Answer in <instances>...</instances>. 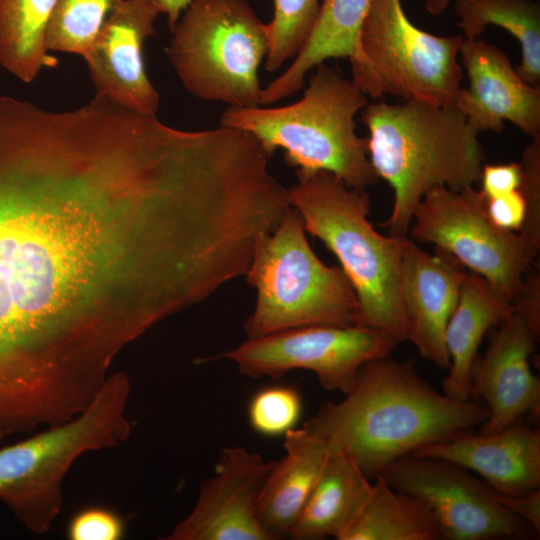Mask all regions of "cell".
<instances>
[{
    "label": "cell",
    "mask_w": 540,
    "mask_h": 540,
    "mask_svg": "<svg viewBox=\"0 0 540 540\" xmlns=\"http://www.w3.org/2000/svg\"><path fill=\"white\" fill-rule=\"evenodd\" d=\"M372 485L350 456L332 451L289 536L337 538L365 504Z\"/></svg>",
    "instance_id": "obj_22"
},
{
    "label": "cell",
    "mask_w": 540,
    "mask_h": 540,
    "mask_svg": "<svg viewBox=\"0 0 540 540\" xmlns=\"http://www.w3.org/2000/svg\"><path fill=\"white\" fill-rule=\"evenodd\" d=\"M484 201L486 212L494 224L507 231L520 232L526 217V204L518 189Z\"/></svg>",
    "instance_id": "obj_31"
},
{
    "label": "cell",
    "mask_w": 540,
    "mask_h": 540,
    "mask_svg": "<svg viewBox=\"0 0 540 540\" xmlns=\"http://www.w3.org/2000/svg\"><path fill=\"white\" fill-rule=\"evenodd\" d=\"M320 4V0H274L273 17L265 23L267 72L277 71L299 53L313 30Z\"/></svg>",
    "instance_id": "obj_27"
},
{
    "label": "cell",
    "mask_w": 540,
    "mask_h": 540,
    "mask_svg": "<svg viewBox=\"0 0 540 540\" xmlns=\"http://www.w3.org/2000/svg\"><path fill=\"white\" fill-rule=\"evenodd\" d=\"M399 344L379 329L313 325L248 338L221 358L251 378H280L295 369L312 371L327 390L347 393L361 367L391 354Z\"/></svg>",
    "instance_id": "obj_11"
},
{
    "label": "cell",
    "mask_w": 540,
    "mask_h": 540,
    "mask_svg": "<svg viewBox=\"0 0 540 540\" xmlns=\"http://www.w3.org/2000/svg\"><path fill=\"white\" fill-rule=\"evenodd\" d=\"M514 312L540 333V273L531 269L512 300Z\"/></svg>",
    "instance_id": "obj_33"
},
{
    "label": "cell",
    "mask_w": 540,
    "mask_h": 540,
    "mask_svg": "<svg viewBox=\"0 0 540 540\" xmlns=\"http://www.w3.org/2000/svg\"><path fill=\"white\" fill-rule=\"evenodd\" d=\"M301 411L302 400L296 389L272 386L253 396L248 406V418L256 432L276 436L293 429Z\"/></svg>",
    "instance_id": "obj_28"
},
{
    "label": "cell",
    "mask_w": 540,
    "mask_h": 540,
    "mask_svg": "<svg viewBox=\"0 0 540 540\" xmlns=\"http://www.w3.org/2000/svg\"><path fill=\"white\" fill-rule=\"evenodd\" d=\"M129 271L121 210L72 148L0 102V411L72 395Z\"/></svg>",
    "instance_id": "obj_1"
},
{
    "label": "cell",
    "mask_w": 540,
    "mask_h": 540,
    "mask_svg": "<svg viewBox=\"0 0 540 540\" xmlns=\"http://www.w3.org/2000/svg\"><path fill=\"white\" fill-rule=\"evenodd\" d=\"M514 312L512 300L480 275L467 272L458 303L445 331L450 357L443 393L466 401L470 398L471 378L478 347L486 332L499 326Z\"/></svg>",
    "instance_id": "obj_21"
},
{
    "label": "cell",
    "mask_w": 540,
    "mask_h": 540,
    "mask_svg": "<svg viewBox=\"0 0 540 540\" xmlns=\"http://www.w3.org/2000/svg\"><path fill=\"white\" fill-rule=\"evenodd\" d=\"M410 455L458 464L502 495H521L540 487V431L521 419L490 434L466 431Z\"/></svg>",
    "instance_id": "obj_18"
},
{
    "label": "cell",
    "mask_w": 540,
    "mask_h": 540,
    "mask_svg": "<svg viewBox=\"0 0 540 540\" xmlns=\"http://www.w3.org/2000/svg\"><path fill=\"white\" fill-rule=\"evenodd\" d=\"M362 122L370 162L393 190L390 235L408 236L413 212L430 189L460 190L480 181L486 156L479 133L454 105L381 101L367 104Z\"/></svg>",
    "instance_id": "obj_3"
},
{
    "label": "cell",
    "mask_w": 540,
    "mask_h": 540,
    "mask_svg": "<svg viewBox=\"0 0 540 540\" xmlns=\"http://www.w3.org/2000/svg\"><path fill=\"white\" fill-rule=\"evenodd\" d=\"M157 0H121L102 25L86 60L96 95L155 116L160 96L145 69L143 45L153 36Z\"/></svg>",
    "instance_id": "obj_14"
},
{
    "label": "cell",
    "mask_w": 540,
    "mask_h": 540,
    "mask_svg": "<svg viewBox=\"0 0 540 540\" xmlns=\"http://www.w3.org/2000/svg\"><path fill=\"white\" fill-rule=\"evenodd\" d=\"M193 0H157L161 13L166 14L169 29L172 31L181 17V13Z\"/></svg>",
    "instance_id": "obj_35"
},
{
    "label": "cell",
    "mask_w": 540,
    "mask_h": 540,
    "mask_svg": "<svg viewBox=\"0 0 540 540\" xmlns=\"http://www.w3.org/2000/svg\"><path fill=\"white\" fill-rule=\"evenodd\" d=\"M479 193L484 200L503 196L519 188L521 182L520 163L483 165Z\"/></svg>",
    "instance_id": "obj_32"
},
{
    "label": "cell",
    "mask_w": 540,
    "mask_h": 540,
    "mask_svg": "<svg viewBox=\"0 0 540 540\" xmlns=\"http://www.w3.org/2000/svg\"><path fill=\"white\" fill-rule=\"evenodd\" d=\"M121 0H58L51 16L46 45L84 57L105 20Z\"/></svg>",
    "instance_id": "obj_26"
},
{
    "label": "cell",
    "mask_w": 540,
    "mask_h": 540,
    "mask_svg": "<svg viewBox=\"0 0 540 540\" xmlns=\"http://www.w3.org/2000/svg\"><path fill=\"white\" fill-rule=\"evenodd\" d=\"M315 68L300 100L274 108L229 107L220 125L250 133L270 158L282 149L295 169L328 171L348 187L365 189L379 179L367 138L355 130L367 95L324 63Z\"/></svg>",
    "instance_id": "obj_5"
},
{
    "label": "cell",
    "mask_w": 540,
    "mask_h": 540,
    "mask_svg": "<svg viewBox=\"0 0 540 540\" xmlns=\"http://www.w3.org/2000/svg\"><path fill=\"white\" fill-rule=\"evenodd\" d=\"M463 39L420 29L401 0H372L360 36L364 65L352 73V81L373 98L391 94L453 105L463 79L458 62Z\"/></svg>",
    "instance_id": "obj_9"
},
{
    "label": "cell",
    "mask_w": 540,
    "mask_h": 540,
    "mask_svg": "<svg viewBox=\"0 0 540 540\" xmlns=\"http://www.w3.org/2000/svg\"><path fill=\"white\" fill-rule=\"evenodd\" d=\"M451 1L452 0H425L424 5L429 14L439 16L445 12Z\"/></svg>",
    "instance_id": "obj_36"
},
{
    "label": "cell",
    "mask_w": 540,
    "mask_h": 540,
    "mask_svg": "<svg viewBox=\"0 0 540 540\" xmlns=\"http://www.w3.org/2000/svg\"><path fill=\"white\" fill-rule=\"evenodd\" d=\"M372 0H322L306 43L288 68L262 88L260 105L298 92L306 74L331 58H348L351 72L364 65L360 36Z\"/></svg>",
    "instance_id": "obj_20"
},
{
    "label": "cell",
    "mask_w": 540,
    "mask_h": 540,
    "mask_svg": "<svg viewBox=\"0 0 540 540\" xmlns=\"http://www.w3.org/2000/svg\"><path fill=\"white\" fill-rule=\"evenodd\" d=\"M130 392L129 377L112 372L79 415L0 449V500L28 530H50L62 511L64 478L81 455L130 437Z\"/></svg>",
    "instance_id": "obj_6"
},
{
    "label": "cell",
    "mask_w": 540,
    "mask_h": 540,
    "mask_svg": "<svg viewBox=\"0 0 540 540\" xmlns=\"http://www.w3.org/2000/svg\"><path fill=\"white\" fill-rule=\"evenodd\" d=\"M455 12L464 39L480 38L489 25L514 36L521 47L518 74L528 84L540 86L539 0H455Z\"/></svg>",
    "instance_id": "obj_25"
},
{
    "label": "cell",
    "mask_w": 540,
    "mask_h": 540,
    "mask_svg": "<svg viewBox=\"0 0 540 540\" xmlns=\"http://www.w3.org/2000/svg\"><path fill=\"white\" fill-rule=\"evenodd\" d=\"M498 327L472 371L470 398L482 399L489 410L479 434L499 431L526 414L539 417L540 380L530 357L540 333L515 312Z\"/></svg>",
    "instance_id": "obj_16"
},
{
    "label": "cell",
    "mask_w": 540,
    "mask_h": 540,
    "mask_svg": "<svg viewBox=\"0 0 540 540\" xmlns=\"http://www.w3.org/2000/svg\"><path fill=\"white\" fill-rule=\"evenodd\" d=\"M245 277L257 292L244 323L248 338L313 325H361L352 284L341 267L327 266L316 256L292 206L258 242Z\"/></svg>",
    "instance_id": "obj_7"
},
{
    "label": "cell",
    "mask_w": 540,
    "mask_h": 540,
    "mask_svg": "<svg viewBox=\"0 0 540 540\" xmlns=\"http://www.w3.org/2000/svg\"><path fill=\"white\" fill-rule=\"evenodd\" d=\"M295 175L297 183L288 189L290 205L300 213L306 232L339 260L355 290L361 325L406 341L400 266L408 236L375 230L365 189L348 187L328 171L295 169Z\"/></svg>",
    "instance_id": "obj_4"
},
{
    "label": "cell",
    "mask_w": 540,
    "mask_h": 540,
    "mask_svg": "<svg viewBox=\"0 0 540 540\" xmlns=\"http://www.w3.org/2000/svg\"><path fill=\"white\" fill-rule=\"evenodd\" d=\"M365 504L338 540H443L435 515L421 499L379 475Z\"/></svg>",
    "instance_id": "obj_23"
},
{
    "label": "cell",
    "mask_w": 540,
    "mask_h": 540,
    "mask_svg": "<svg viewBox=\"0 0 540 540\" xmlns=\"http://www.w3.org/2000/svg\"><path fill=\"white\" fill-rule=\"evenodd\" d=\"M267 51L265 23L246 0H193L166 48L191 95L243 108L260 105L258 69Z\"/></svg>",
    "instance_id": "obj_8"
},
{
    "label": "cell",
    "mask_w": 540,
    "mask_h": 540,
    "mask_svg": "<svg viewBox=\"0 0 540 540\" xmlns=\"http://www.w3.org/2000/svg\"><path fill=\"white\" fill-rule=\"evenodd\" d=\"M284 435L285 454L268 472L256 508L261 526L273 540L289 536L331 454L305 427Z\"/></svg>",
    "instance_id": "obj_19"
},
{
    "label": "cell",
    "mask_w": 540,
    "mask_h": 540,
    "mask_svg": "<svg viewBox=\"0 0 540 540\" xmlns=\"http://www.w3.org/2000/svg\"><path fill=\"white\" fill-rule=\"evenodd\" d=\"M412 222L410 239L449 253L511 300L539 253L519 232L491 221L474 187L430 189L415 208Z\"/></svg>",
    "instance_id": "obj_10"
},
{
    "label": "cell",
    "mask_w": 540,
    "mask_h": 540,
    "mask_svg": "<svg viewBox=\"0 0 540 540\" xmlns=\"http://www.w3.org/2000/svg\"><path fill=\"white\" fill-rule=\"evenodd\" d=\"M378 475L394 489L424 501L444 539L529 538L536 534L498 501L497 492L482 478L450 461L406 455Z\"/></svg>",
    "instance_id": "obj_12"
},
{
    "label": "cell",
    "mask_w": 540,
    "mask_h": 540,
    "mask_svg": "<svg viewBox=\"0 0 540 540\" xmlns=\"http://www.w3.org/2000/svg\"><path fill=\"white\" fill-rule=\"evenodd\" d=\"M459 55L469 80L453 105L478 133H501L504 121L531 138L540 135V86L525 82L507 54L480 38L463 39Z\"/></svg>",
    "instance_id": "obj_15"
},
{
    "label": "cell",
    "mask_w": 540,
    "mask_h": 540,
    "mask_svg": "<svg viewBox=\"0 0 540 540\" xmlns=\"http://www.w3.org/2000/svg\"><path fill=\"white\" fill-rule=\"evenodd\" d=\"M274 461L240 446L221 450L214 475L191 512L165 540H273L257 518V502Z\"/></svg>",
    "instance_id": "obj_13"
},
{
    "label": "cell",
    "mask_w": 540,
    "mask_h": 540,
    "mask_svg": "<svg viewBox=\"0 0 540 540\" xmlns=\"http://www.w3.org/2000/svg\"><path fill=\"white\" fill-rule=\"evenodd\" d=\"M57 1L0 0V64L25 83L55 63L46 33Z\"/></svg>",
    "instance_id": "obj_24"
},
{
    "label": "cell",
    "mask_w": 540,
    "mask_h": 540,
    "mask_svg": "<svg viewBox=\"0 0 540 540\" xmlns=\"http://www.w3.org/2000/svg\"><path fill=\"white\" fill-rule=\"evenodd\" d=\"M345 395L324 403L303 427L331 452L350 456L369 479L421 447L472 430L489 415L478 400L459 401L435 390L413 359L398 362L390 355L364 364Z\"/></svg>",
    "instance_id": "obj_2"
},
{
    "label": "cell",
    "mask_w": 540,
    "mask_h": 540,
    "mask_svg": "<svg viewBox=\"0 0 540 540\" xmlns=\"http://www.w3.org/2000/svg\"><path fill=\"white\" fill-rule=\"evenodd\" d=\"M498 501L513 514L540 533V489L521 495L496 494Z\"/></svg>",
    "instance_id": "obj_34"
},
{
    "label": "cell",
    "mask_w": 540,
    "mask_h": 540,
    "mask_svg": "<svg viewBox=\"0 0 540 540\" xmlns=\"http://www.w3.org/2000/svg\"><path fill=\"white\" fill-rule=\"evenodd\" d=\"M466 273L464 266L444 250L435 247L431 254L407 239L400 266L406 341L442 370L450 367L445 331Z\"/></svg>",
    "instance_id": "obj_17"
},
{
    "label": "cell",
    "mask_w": 540,
    "mask_h": 540,
    "mask_svg": "<svg viewBox=\"0 0 540 540\" xmlns=\"http://www.w3.org/2000/svg\"><path fill=\"white\" fill-rule=\"evenodd\" d=\"M125 521L115 511L98 506L75 513L67 524L70 540H119L125 535Z\"/></svg>",
    "instance_id": "obj_30"
},
{
    "label": "cell",
    "mask_w": 540,
    "mask_h": 540,
    "mask_svg": "<svg viewBox=\"0 0 540 540\" xmlns=\"http://www.w3.org/2000/svg\"><path fill=\"white\" fill-rule=\"evenodd\" d=\"M518 190L526 204V217L520 230L522 237L539 252L540 249V135L525 147Z\"/></svg>",
    "instance_id": "obj_29"
}]
</instances>
